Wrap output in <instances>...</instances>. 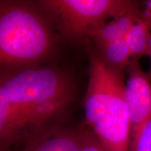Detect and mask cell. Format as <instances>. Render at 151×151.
Returning <instances> with one entry per match:
<instances>
[{
    "label": "cell",
    "mask_w": 151,
    "mask_h": 151,
    "mask_svg": "<svg viewBox=\"0 0 151 151\" xmlns=\"http://www.w3.org/2000/svg\"><path fill=\"white\" fill-rule=\"evenodd\" d=\"M89 71L85 122L107 151H130L131 118L121 72L94 54Z\"/></svg>",
    "instance_id": "obj_1"
},
{
    "label": "cell",
    "mask_w": 151,
    "mask_h": 151,
    "mask_svg": "<svg viewBox=\"0 0 151 151\" xmlns=\"http://www.w3.org/2000/svg\"><path fill=\"white\" fill-rule=\"evenodd\" d=\"M54 37L40 13L26 3L1 1V66L21 68L34 65L51 54Z\"/></svg>",
    "instance_id": "obj_2"
},
{
    "label": "cell",
    "mask_w": 151,
    "mask_h": 151,
    "mask_svg": "<svg viewBox=\"0 0 151 151\" xmlns=\"http://www.w3.org/2000/svg\"><path fill=\"white\" fill-rule=\"evenodd\" d=\"M0 93L18 111L39 105L73 99L75 93L69 76L53 67L27 66L1 76Z\"/></svg>",
    "instance_id": "obj_3"
},
{
    "label": "cell",
    "mask_w": 151,
    "mask_h": 151,
    "mask_svg": "<svg viewBox=\"0 0 151 151\" xmlns=\"http://www.w3.org/2000/svg\"><path fill=\"white\" fill-rule=\"evenodd\" d=\"M37 4L66 37L75 40L89 37L109 18L128 12L127 2L114 0H43Z\"/></svg>",
    "instance_id": "obj_4"
},
{
    "label": "cell",
    "mask_w": 151,
    "mask_h": 151,
    "mask_svg": "<svg viewBox=\"0 0 151 151\" xmlns=\"http://www.w3.org/2000/svg\"><path fill=\"white\" fill-rule=\"evenodd\" d=\"M125 99L131 118V148L151 116V85L135 60L129 65Z\"/></svg>",
    "instance_id": "obj_5"
},
{
    "label": "cell",
    "mask_w": 151,
    "mask_h": 151,
    "mask_svg": "<svg viewBox=\"0 0 151 151\" xmlns=\"http://www.w3.org/2000/svg\"><path fill=\"white\" fill-rule=\"evenodd\" d=\"M81 130L57 125L24 144L20 151H81Z\"/></svg>",
    "instance_id": "obj_6"
},
{
    "label": "cell",
    "mask_w": 151,
    "mask_h": 151,
    "mask_svg": "<svg viewBox=\"0 0 151 151\" xmlns=\"http://www.w3.org/2000/svg\"><path fill=\"white\" fill-rule=\"evenodd\" d=\"M136 21L127 14L106 22L90 34L98 48L109 43L126 39L128 32Z\"/></svg>",
    "instance_id": "obj_7"
},
{
    "label": "cell",
    "mask_w": 151,
    "mask_h": 151,
    "mask_svg": "<svg viewBox=\"0 0 151 151\" xmlns=\"http://www.w3.org/2000/svg\"><path fill=\"white\" fill-rule=\"evenodd\" d=\"M101 60L109 67L116 70H120L122 67L127 63L132 56L129 46L126 39L108 44L98 48Z\"/></svg>",
    "instance_id": "obj_8"
},
{
    "label": "cell",
    "mask_w": 151,
    "mask_h": 151,
    "mask_svg": "<svg viewBox=\"0 0 151 151\" xmlns=\"http://www.w3.org/2000/svg\"><path fill=\"white\" fill-rule=\"evenodd\" d=\"M150 36L144 22L138 20L134 23L126 37V41L132 55H142L150 52Z\"/></svg>",
    "instance_id": "obj_9"
},
{
    "label": "cell",
    "mask_w": 151,
    "mask_h": 151,
    "mask_svg": "<svg viewBox=\"0 0 151 151\" xmlns=\"http://www.w3.org/2000/svg\"><path fill=\"white\" fill-rule=\"evenodd\" d=\"M130 151H151V116L143 124Z\"/></svg>",
    "instance_id": "obj_10"
},
{
    "label": "cell",
    "mask_w": 151,
    "mask_h": 151,
    "mask_svg": "<svg viewBox=\"0 0 151 151\" xmlns=\"http://www.w3.org/2000/svg\"><path fill=\"white\" fill-rule=\"evenodd\" d=\"M81 151H107L91 129L81 130Z\"/></svg>",
    "instance_id": "obj_11"
},
{
    "label": "cell",
    "mask_w": 151,
    "mask_h": 151,
    "mask_svg": "<svg viewBox=\"0 0 151 151\" xmlns=\"http://www.w3.org/2000/svg\"><path fill=\"white\" fill-rule=\"evenodd\" d=\"M147 9L148 11H151V1H149L147 2Z\"/></svg>",
    "instance_id": "obj_12"
},
{
    "label": "cell",
    "mask_w": 151,
    "mask_h": 151,
    "mask_svg": "<svg viewBox=\"0 0 151 151\" xmlns=\"http://www.w3.org/2000/svg\"><path fill=\"white\" fill-rule=\"evenodd\" d=\"M149 46H150V52L151 53V36L150 37V41H149Z\"/></svg>",
    "instance_id": "obj_13"
}]
</instances>
